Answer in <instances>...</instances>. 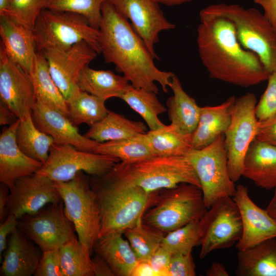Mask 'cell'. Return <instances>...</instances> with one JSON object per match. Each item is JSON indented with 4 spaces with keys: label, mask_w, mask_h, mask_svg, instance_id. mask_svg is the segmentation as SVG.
Listing matches in <instances>:
<instances>
[{
    "label": "cell",
    "mask_w": 276,
    "mask_h": 276,
    "mask_svg": "<svg viewBox=\"0 0 276 276\" xmlns=\"http://www.w3.org/2000/svg\"><path fill=\"white\" fill-rule=\"evenodd\" d=\"M199 18L197 48L210 78L243 87L267 80L269 72L256 54L240 43L231 20L201 13Z\"/></svg>",
    "instance_id": "cell-1"
},
{
    "label": "cell",
    "mask_w": 276,
    "mask_h": 276,
    "mask_svg": "<svg viewBox=\"0 0 276 276\" xmlns=\"http://www.w3.org/2000/svg\"><path fill=\"white\" fill-rule=\"evenodd\" d=\"M101 10L99 40L106 63H113L135 88L157 94L155 83L158 82L167 93L174 74L155 66V58L144 41L109 1L103 4Z\"/></svg>",
    "instance_id": "cell-2"
},
{
    "label": "cell",
    "mask_w": 276,
    "mask_h": 276,
    "mask_svg": "<svg viewBox=\"0 0 276 276\" xmlns=\"http://www.w3.org/2000/svg\"><path fill=\"white\" fill-rule=\"evenodd\" d=\"M110 170L100 176L89 177L101 220L99 237L123 232L135 225L141 219L152 193L125 182Z\"/></svg>",
    "instance_id": "cell-3"
},
{
    "label": "cell",
    "mask_w": 276,
    "mask_h": 276,
    "mask_svg": "<svg viewBox=\"0 0 276 276\" xmlns=\"http://www.w3.org/2000/svg\"><path fill=\"white\" fill-rule=\"evenodd\" d=\"M207 209L201 188L181 183L152 192L141 221L166 234L199 221Z\"/></svg>",
    "instance_id": "cell-4"
},
{
    "label": "cell",
    "mask_w": 276,
    "mask_h": 276,
    "mask_svg": "<svg viewBox=\"0 0 276 276\" xmlns=\"http://www.w3.org/2000/svg\"><path fill=\"white\" fill-rule=\"evenodd\" d=\"M199 13L231 20L241 45L256 54L269 74L276 72V31L263 13L254 8L224 3L210 5Z\"/></svg>",
    "instance_id": "cell-5"
},
{
    "label": "cell",
    "mask_w": 276,
    "mask_h": 276,
    "mask_svg": "<svg viewBox=\"0 0 276 276\" xmlns=\"http://www.w3.org/2000/svg\"><path fill=\"white\" fill-rule=\"evenodd\" d=\"M110 171L125 182L139 186L148 193L181 183L201 188L197 174L186 156H154L132 163L119 162Z\"/></svg>",
    "instance_id": "cell-6"
},
{
    "label": "cell",
    "mask_w": 276,
    "mask_h": 276,
    "mask_svg": "<svg viewBox=\"0 0 276 276\" xmlns=\"http://www.w3.org/2000/svg\"><path fill=\"white\" fill-rule=\"evenodd\" d=\"M32 31L37 51L66 49L85 41L98 54L101 53L99 30L78 14L45 8L37 17Z\"/></svg>",
    "instance_id": "cell-7"
},
{
    "label": "cell",
    "mask_w": 276,
    "mask_h": 276,
    "mask_svg": "<svg viewBox=\"0 0 276 276\" xmlns=\"http://www.w3.org/2000/svg\"><path fill=\"white\" fill-rule=\"evenodd\" d=\"M55 183L65 214L73 223L83 250L90 260L95 243L99 238L101 220L89 177L80 172L70 181Z\"/></svg>",
    "instance_id": "cell-8"
},
{
    "label": "cell",
    "mask_w": 276,
    "mask_h": 276,
    "mask_svg": "<svg viewBox=\"0 0 276 276\" xmlns=\"http://www.w3.org/2000/svg\"><path fill=\"white\" fill-rule=\"evenodd\" d=\"M224 142L222 133L207 146L192 149L186 155L198 177L208 209L220 198L233 197L236 191L228 172Z\"/></svg>",
    "instance_id": "cell-9"
},
{
    "label": "cell",
    "mask_w": 276,
    "mask_h": 276,
    "mask_svg": "<svg viewBox=\"0 0 276 276\" xmlns=\"http://www.w3.org/2000/svg\"><path fill=\"white\" fill-rule=\"evenodd\" d=\"M120 160L105 154L80 150L71 145L54 144L49 157L36 174L55 182H66L80 172L100 176L108 172Z\"/></svg>",
    "instance_id": "cell-10"
},
{
    "label": "cell",
    "mask_w": 276,
    "mask_h": 276,
    "mask_svg": "<svg viewBox=\"0 0 276 276\" xmlns=\"http://www.w3.org/2000/svg\"><path fill=\"white\" fill-rule=\"evenodd\" d=\"M257 103L256 96L252 93L236 98L231 123L224 133L228 172L234 182L242 176L246 153L256 135L258 122L255 112Z\"/></svg>",
    "instance_id": "cell-11"
},
{
    "label": "cell",
    "mask_w": 276,
    "mask_h": 276,
    "mask_svg": "<svg viewBox=\"0 0 276 276\" xmlns=\"http://www.w3.org/2000/svg\"><path fill=\"white\" fill-rule=\"evenodd\" d=\"M201 233L200 259L211 252L233 246L242 234L240 211L232 197L218 199L199 221Z\"/></svg>",
    "instance_id": "cell-12"
},
{
    "label": "cell",
    "mask_w": 276,
    "mask_h": 276,
    "mask_svg": "<svg viewBox=\"0 0 276 276\" xmlns=\"http://www.w3.org/2000/svg\"><path fill=\"white\" fill-rule=\"evenodd\" d=\"M17 228L42 252L59 248L77 236L73 223L65 214L62 201L23 216L17 220Z\"/></svg>",
    "instance_id": "cell-13"
},
{
    "label": "cell",
    "mask_w": 276,
    "mask_h": 276,
    "mask_svg": "<svg viewBox=\"0 0 276 276\" xmlns=\"http://www.w3.org/2000/svg\"><path fill=\"white\" fill-rule=\"evenodd\" d=\"M42 52L53 80L68 102L80 91L77 80L81 71L98 54L85 41L66 49H52Z\"/></svg>",
    "instance_id": "cell-14"
},
{
    "label": "cell",
    "mask_w": 276,
    "mask_h": 276,
    "mask_svg": "<svg viewBox=\"0 0 276 276\" xmlns=\"http://www.w3.org/2000/svg\"><path fill=\"white\" fill-rule=\"evenodd\" d=\"M0 99L19 120L32 114L36 102L30 74L8 57L1 44Z\"/></svg>",
    "instance_id": "cell-15"
},
{
    "label": "cell",
    "mask_w": 276,
    "mask_h": 276,
    "mask_svg": "<svg viewBox=\"0 0 276 276\" xmlns=\"http://www.w3.org/2000/svg\"><path fill=\"white\" fill-rule=\"evenodd\" d=\"M61 201L55 182L34 174L18 179L10 190L7 215H13L18 220L26 214L38 212L49 204Z\"/></svg>",
    "instance_id": "cell-16"
},
{
    "label": "cell",
    "mask_w": 276,
    "mask_h": 276,
    "mask_svg": "<svg viewBox=\"0 0 276 276\" xmlns=\"http://www.w3.org/2000/svg\"><path fill=\"white\" fill-rule=\"evenodd\" d=\"M127 20L144 41L155 59H158L154 45L162 31L175 28L165 17L159 4L155 0H108Z\"/></svg>",
    "instance_id": "cell-17"
},
{
    "label": "cell",
    "mask_w": 276,
    "mask_h": 276,
    "mask_svg": "<svg viewBox=\"0 0 276 276\" xmlns=\"http://www.w3.org/2000/svg\"><path fill=\"white\" fill-rule=\"evenodd\" d=\"M233 199L238 206L242 222V236L236 243L238 250L276 238V221L265 210L252 201L247 187L241 184L236 187Z\"/></svg>",
    "instance_id": "cell-18"
},
{
    "label": "cell",
    "mask_w": 276,
    "mask_h": 276,
    "mask_svg": "<svg viewBox=\"0 0 276 276\" xmlns=\"http://www.w3.org/2000/svg\"><path fill=\"white\" fill-rule=\"evenodd\" d=\"M32 116L37 127L51 136L54 144L71 145L82 151L94 152L100 143L81 135L67 116L36 102Z\"/></svg>",
    "instance_id": "cell-19"
},
{
    "label": "cell",
    "mask_w": 276,
    "mask_h": 276,
    "mask_svg": "<svg viewBox=\"0 0 276 276\" xmlns=\"http://www.w3.org/2000/svg\"><path fill=\"white\" fill-rule=\"evenodd\" d=\"M19 120L5 127L0 135V182L10 190L21 178L36 174L42 163L26 155L18 147L16 133Z\"/></svg>",
    "instance_id": "cell-20"
},
{
    "label": "cell",
    "mask_w": 276,
    "mask_h": 276,
    "mask_svg": "<svg viewBox=\"0 0 276 276\" xmlns=\"http://www.w3.org/2000/svg\"><path fill=\"white\" fill-rule=\"evenodd\" d=\"M17 227L9 236L1 268L5 276L34 275L42 251Z\"/></svg>",
    "instance_id": "cell-21"
},
{
    "label": "cell",
    "mask_w": 276,
    "mask_h": 276,
    "mask_svg": "<svg viewBox=\"0 0 276 276\" xmlns=\"http://www.w3.org/2000/svg\"><path fill=\"white\" fill-rule=\"evenodd\" d=\"M0 36V44L8 57L30 74L37 49L32 30L3 15Z\"/></svg>",
    "instance_id": "cell-22"
},
{
    "label": "cell",
    "mask_w": 276,
    "mask_h": 276,
    "mask_svg": "<svg viewBox=\"0 0 276 276\" xmlns=\"http://www.w3.org/2000/svg\"><path fill=\"white\" fill-rule=\"evenodd\" d=\"M242 176L261 188L274 189L276 187V147L255 137L244 159Z\"/></svg>",
    "instance_id": "cell-23"
},
{
    "label": "cell",
    "mask_w": 276,
    "mask_h": 276,
    "mask_svg": "<svg viewBox=\"0 0 276 276\" xmlns=\"http://www.w3.org/2000/svg\"><path fill=\"white\" fill-rule=\"evenodd\" d=\"M235 99L232 96L219 105L201 107L198 123L192 133V149H202L225 133L231 123Z\"/></svg>",
    "instance_id": "cell-24"
},
{
    "label": "cell",
    "mask_w": 276,
    "mask_h": 276,
    "mask_svg": "<svg viewBox=\"0 0 276 276\" xmlns=\"http://www.w3.org/2000/svg\"><path fill=\"white\" fill-rule=\"evenodd\" d=\"M123 232H117L99 237L94 252L109 264L116 276H131L139 260Z\"/></svg>",
    "instance_id": "cell-25"
},
{
    "label": "cell",
    "mask_w": 276,
    "mask_h": 276,
    "mask_svg": "<svg viewBox=\"0 0 276 276\" xmlns=\"http://www.w3.org/2000/svg\"><path fill=\"white\" fill-rule=\"evenodd\" d=\"M37 102L56 110L68 117V103L53 80L42 51L35 54L30 73Z\"/></svg>",
    "instance_id": "cell-26"
},
{
    "label": "cell",
    "mask_w": 276,
    "mask_h": 276,
    "mask_svg": "<svg viewBox=\"0 0 276 276\" xmlns=\"http://www.w3.org/2000/svg\"><path fill=\"white\" fill-rule=\"evenodd\" d=\"M238 251L236 275L276 276L275 238Z\"/></svg>",
    "instance_id": "cell-27"
},
{
    "label": "cell",
    "mask_w": 276,
    "mask_h": 276,
    "mask_svg": "<svg viewBox=\"0 0 276 276\" xmlns=\"http://www.w3.org/2000/svg\"><path fill=\"white\" fill-rule=\"evenodd\" d=\"M169 87L173 93L167 101L171 124L186 133L192 134L198 123L201 107L184 90L179 78L175 74Z\"/></svg>",
    "instance_id": "cell-28"
},
{
    "label": "cell",
    "mask_w": 276,
    "mask_h": 276,
    "mask_svg": "<svg viewBox=\"0 0 276 276\" xmlns=\"http://www.w3.org/2000/svg\"><path fill=\"white\" fill-rule=\"evenodd\" d=\"M129 84L124 76L109 70H94L88 65L81 71L77 80L80 90L105 101L111 98H119Z\"/></svg>",
    "instance_id": "cell-29"
},
{
    "label": "cell",
    "mask_w": 276,
    "mask_h": 276,
    "mask_svg": "<svg viewBox=\"0 0 276 276\" xmlns=\"http://www.w3.org/2000/svg\"><path fill=\"white\" fill-rule=\"evenodd\" d=\"M154 156H181L192 149V134L186 133L170 124L144 134Z\"/></svg>",
    "instance_id": "cell-30"
},
{
    "label": "cell",
    "mask_w": 276,
    "mask_h": 276,
    "mask_svg": "<svg viewBox=\"0 0 276 276\" xmlns=\"http://www.w3.org/2000/svg\"><path fill=\"white\" fill-rule=\"evenodd\" d=\"M146 130L143 123L130 120L122 114L109 110L104 118L90 126L84 135L103 143L130 138L146 133Z\"/></svg>",
    "instance_id": "cell-31"
},
{
    "label": "cell",
    "mask_w": 276,
    "mask_h": 276,
    "mask_svg": "<svg viewBox=\"0 0 276 276\" xmlns=\"http://www.w3.org/2000/svg\"><path fill=\"white\" fill-rule=\"evenodd\" d=\"M16 141L19 149L26 155L42 163L47 161L51 148L54 144L51 136L37 127L32 114L19 120Z\"/></svg>",
    "instance_id": "cell-32"
},
{
    "label": "cell",
    "mask_w": 276,
    "mask_h": 276,
    "mask_svg": "<svg viewBox=\"0 0 276 276\" xmlns=\"http://www.w3.org/2000/svg\"><path fill=\"white\" fill-rule=\"evenodd\" d=\"M156 94L135 88L130 84L119 98L142 117L150 130H154L165 125L159 119L158 116L167 110L157 99Z\"/></svg>",
    "instance_id": "cell-33"
},
{
    "label": "cell",
    "mask_w": 276,
    "mask_h": 276,
    "mask_svg": "<svg viewBox=\"0 0 276 276\" xmlns=\"http://www.w3.org/2000/svg\"><path fill=\"white\" fill-rule=\"evenodd\" d=\"M144 134L123 140L100 143L95 152L116 157L124 163L151 158L154 156L146 141Z\"/></svg>",
    "instance_id": "cell-34"
},
{
    "label": "cell",
    "mask_w": 276,
    "mask_h": 276,
    "mask_svg": "<svg viewBox=\"0 0 276 276\" xmlns=\"http://www.w3.org/2000/svg\"><path fill=\"white\" fill-rule=\"evenodd\" d=\"M105 101L80 90L67 102L68 118L75 126L82 124L92 126L104 118L108 110Z\"/></svg>",
    "instance_id": "cell-35"
},
{
    "label": "cell",
    "mask_w": 276,
    "mask_h": 276,
    "mask_svg": "<svg viewBox=\"0 0 276 276\" xmlns=\"http://www.w3.org/2000/svg\"><path fill=\"white\" fill-rule=\"evenodd\" d=\"M123 235L139 261H148L161 245L166 234L143 223L141 219L135 225L124 230Z\"/></svg>",
    "instance_id": "cell-36"
},
{
    "label": "cell",
    "mask_w": 276,
    "mask_h": 276,
    "mask_svg": "<svg viewBox=\"0 0 276 276\" xmlns=\"http://www.w3.org/2000/svg\"><path fill=\"white\" fill-rule=\"evenodd\" d=\"M59 252L62 276H94L90 260L77 236L61 246Z\"/></svg>",
    "instance_id": "cell-37"
},
{
    "label": "cell",
    "mask_w": 276,
    "mask_h": 276,
    "mask_svg": "<svg viewBox=\"0 0 276 276\" xmlns=\"http://www.w3.org/2000/svg\"><path fill=\"white\" fill-rule=\"evenodd\" d=\"M199 221L191 222L167 233L161 245L171 254L191 253L193 247L201 243Z\"/></svg>",
    "instance_id": "cell-38"
},
{
    "label": "cell",
    "mask_w": 276,
    "mask_h": 276,
    "mask_svg": "<svg viewBox=\"0 0 276 276\" xmlns=\"http://www.w3.org/2000/svg\"><path fill=\"white\" fill-rule=\"evenodd\" d=\"M106 1L108 0H50L45 8L81 15L93 28L99 30L102 18V6Z\"/></svg>",
    "instance_id": "cell-39"
},
{
    "label": "cell",
    "mask_w": 276,
    "mask_h": 276,
    "mask_svg": "<svg viewBox=\"0 0 276 276\" xmlns=\"http://www.w3.org/2000/svg\"><path fill=\"white\" fill-rule=\"evenodd\" d=\"M50 0H12L5 15L15 22L33 30L40 12Z\"/></svg>",
    "instance_id": "cell-40"
},
{
    "label": "cell",
    "mask_w": 276,
    "mask_h": 276,
    "mask_svg": "<svg viewBox=\"0 0 276 276\" xmlns=\"http://www.w3.org/2000/svg\"><path fill=\"white\" fill-rule=\"evenodd\" d=\"M266 88L257 102L255 112L258 121L276 113V72L269 74Z\"/></svg>",
    "instance_id": "cell-41"
},
{
    "label": "cell",
    "mask_w": 276,
    "mask_h": 276,
    "mask_svg": "<svg viewBox=\"0 0 276 276\" xmlns=\"http://www.w3.org/2000/svg\"><path fill=\"white\" fill-rule=\"evenodd\" d=\"M35 276H62L59 248L43 251Z\"/></svg>",
    "instance_id": "cell-42"
},
{
    "label": "cell",
    "mask_w": 276,
    "mask_h": 276,
    "mask_svg": "<svg viewBox=\"0 0 276 276\" xmlns=\"http://www.w3.org/2000/svg\"><path fill=\"white\" fill-rule=\"evenodd\" d=\"M196 266L191 253L171 254L169 265L170 276H195Z\"/></svg>",
    "instance_id": "cell-43"
},
{
    "label": "cell",
    "mask_w": 276,
    "mask_h": 276,
    "mask_svg": "<svg viewBox=\"0 0 276 276\" xmlns=\"http://www.w3.org/2000/svg\"><path fill=\"white\" fill-rule=\"evenodd\" d=\"M171 254L162 245L154 252L148 262L156 276H170L169 265Z\"/></svg>",
    "instance_id": "cell-44"
},
{
    "label": "cell",
    "mask_w": 276,
    "mask_h": 276,
    "mask_svg": "<svg viewBox=\"0 0 276 276\" xmlns=\"http://www.w3.org/2000/svg\"><path fill=\"white\" fill-rule=\"evenodd\" d=\"M255 137L260 141L276 147V113L258 121Z\"/></svg>",
    "instance_id": "cell-45"
},
{
    "label": "cell",
    "mask_w": 276,
    "mask_h": 276,
    "mask_svg": "<svg viewBox=\"0 0 276 276\" xmlns=\"http://www.w3.org/2000/svg\"><path fill=\"white\" fill-rule=\"evenodd\" d=\"M17 227V219L13 215H8L0 224V261L2 262V254L7 246L9 236Z\"/></svg>",
    "instance_id": "cell-46"
},
{
    "label": "cell",
    "mask_w": 276,
    "mask_h": 276,
    "mask_svg": "<svg viewBox=\"0 0 276 276\" xmlns=\"http://www.w3.org/2000/svg\"><path fill=\"white\" fill-rule=\"evenodd\" d=\"M90 265L94 276H116L107 262L97 254L91 257Z\"/></svg>",
    "instance_id": "cell-47"
},
{
    "label": "cell",
    "mask_w": 276,
    "mask_h": 276,
    "mask_svg": "<svg viewBox=\"0 0 276 276\" xmlns=\"http://www.w3.org/2000/svg\"><path fill=\"white\" fill-rule=\"evenodd\" d=\"M263 10V14L276 31V0H253Z\"/></svg>",
    "instance_id": "cell-48"
},
{
    "label": "cell",
    "mask_w": 276,
    "mask_h": 276,
    "mask_svg": "<svg viewBox=\"0 0 276 276\" xmlns=\"http://www.w3.org/2000/svg\"><path fill=\"white\" fill-rule=\"evenodd\" d=\"M10 194L9 188L5 185L1 183L0 186V222H2L7 218V206Z\"/></svg>",
    "instance_id": "cell-49"
},
{
    "label": "cell",
    "mask_w": 276,
    "mask_h": 276,
    "mask_svg": "<svg viewBox=\"0 0 276 276\" xmlns=\"http://www.w3.org/2000/svg\"><path fill=\"white\" fill-rule=\"evenodd\" d=\"M131 276H156V274L148 261H139Z\"/></svg>",
    "instance_id": "cell-50"
},
{
    "label": "cell",
    "mask_w": 276,
    "mask_h": 276,
    "mask_svg": "<svg viewBox=\"0 0 276 276\" xmlns=\"http://www.w3.org/2000/svg\"><path fill=\"white\" fill-rule=\"evenodd\" d=\"M18 119L6 106L0 105V125L1 126L11 125Z\"/></svg>",
    "instance_id": "cell-51"
},
{
    "label": "cell",
    "mask_w": 276,
    "mask_h": 276,
    "mask_svg": "<svg viewBox=\"0 0 276 276\" xmlns=\"http://www.w3.org/2000/svg\"><path fill=\"white\" fill-rule=\"evenodd\" d=\"M207 276H228L229 275L225 267L220 262H213L210 267L206 270Z\"/></svg>",
    "instance_id": "cell-52"
},
{
    "label": "cell",
    "mask_w": 276,
    "mask_h": 276,
    "mask_svg": "<svg viewBox=\"0 0 276 276\" xmlns=\"http://www.w3.org/2000/svg\"><path fill=\"white\" fill-rule=\"evenodd\" d=\"M274 189L273 197L265 210L269 216L276 221V187Z\"/></svg>",
    "instance_id": "cell-53"
},
{
    "label": "cell",
    "mask_w": 276,
    "mask_h": 276,
    "mask_svg": "<svg viewBox=\"0 0 276 276\" xmlns=\"http://www.w3.org/2000/svg\"><path fill=\"white\" fill-rule=\"evenodd\" d=\"M158 4L168 6L180 5L183 3L190 2L194 0H155Z\"/></svg>",
    "instance_id": "cell-54"
},
{
    "label": "cell",
    "mask_w": 276,
    "mask_h": 276,
    "mask_svg": "<svg viewBox=\"0 0 276 276\" xmlns=\"http://www.w3.org/2000/svg\"><path fill=\"white\" fill-rule=\"evenodd\" d=\"M12 2V0H0V16L6 13Z\"/></svg>",
    "instance_id": "cell-55"
}]
</instances>
